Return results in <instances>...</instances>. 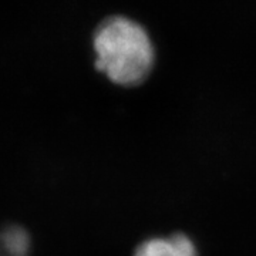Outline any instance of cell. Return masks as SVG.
I'll return each instance as SVG.
<instances>
[{
	"label": "cell",
	"instance_id": "1",
	"mask_svg": "<svg viewBox=\"0 0 256 256\" xmlns=\"http://www.w3.org/2000/svg\"><path fill=\"white\" fill-rule=\"evenodd\" d=\"M94 52L97 70L118 86H138L154 66V47L146 32L126 18H111L101 24Z\"/></svg>",
	"mask_w": 256,
	"mask_h": 256
},
{
	"label": "cell",
	"instance_id": "2",
	"mask_svg": "<svg viewBox=\"0 0 256 256\" xmlns=\"http://www.w3.org/2000/svg\"><path fill=\"white\" fill-rule=\"evenodd\" d=\"M136 256H198L191 239L182 234L168 238H154L142 242L136 250Z\"/></svg>",
	"mask_w": 256,
	"mask_h": 256
},
{
	"label": "cell",
	"instance_id": "3",
	"mask_svg": "<svg viewBox=\"0 0 256 256\" xmlns=\"http://www.w3.org/2000/svg\"><path fill=\"white\" fill-rule=\"evenodd\" d=\"M30 238L20 226H8L0 230V256H26Z\"/></svg>",
	"mask_w": 256,
	"mask_h": 256
}]
</instances>
